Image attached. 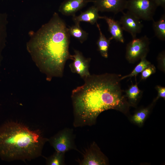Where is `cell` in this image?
I'll return each mask as SVG.
<instances>
[{"mask_svg": "<svg viewBox=\"0 0 165 165\" xmlns=\"http://www.w3.org/2000/svg\"><path fill=\"white\" fill-rule=\"evenodd\" d=\"M120 74L93 75L71 94L75 127L91 126L102 112L111 109L127 112L130 106L121 88Z\"/></svg>", "mask_w": 165, "mask_h": 165, "instance_id": "cell-1", "label": "cell"}, {"mask_svg": "<svg viewBox=\"0 0 165 165\" xmlns=\"http://www.w3.org/2000/svg\"><path fill=\"white\" fill-rule=\"evenodd\" d=\"M70 38L66 24L55 13L34 39L33 50L49 77L63 76L66 62L70 58Z\"/></svg>", "mask_w": 165, "mask_h": 165, "instance_id": "cell-2", "label": "cell"}, {"mask_svg": "<svg viewBox=\"0 0 165 165\" xmlns=\"http://www.w3.org/2000/svg\"><path fill=\"white\" fill-rule=\"evenodd\" d=\"M48 139L39 130H32L25 125L9 121L0 127V158L6 161H25L41 155Z\"/></svg>", "mask_w": 165, "mask_h": 165, "instance_id": "cell-3", "label": "cell"}, {"mask_svg": "<svg viewBox=\"0 0 165 165\" xmlns=\"http://www.w3.org/2000/svg\"><path fill=\"white\" fill-rule=\"evenodd\" d=\"M73 129L65 128L48 139V141L55 151L65 153L71 150L79 151L75 144Z\"/></svg>", "mask_w": 165, "mask_h": 165, "instance_id": "cell-4", "label": "cell"}, {"mask_svg": "<svg viewBox=\"0 0 165 165\" xmlns=\"http://www.w3.org/2000/svg\"><path fill=\"white\" fill-rule=\"evenodd\" d=\"M157 7L154 0H128L126 9L140 20L153 21Z\"/></svg>", "mask_w": 165, "mask_h": 165, "instance_id": "cell-5", "label": "cell"}, {"mask_svg": "<svg viewBox=\"0 0 165 165\" xmlns=\"http://www.w3.org/2000/svg\"><path fill=\"white\" fill-rule=\"evenodd\" d=\"M150 41L146 36L133 38L127 45L125 57L130 63H133L146 56L149 50Z\"/></svg>", "mask_w": 165, "mask_h": 165, "instance_id": "cell-6", "label": "cell"}, {"mask_svg": "<svg viewBox=\"0 0 165 165\" xmlns=\"http://www.w3.org/2000/svg\"><path fill=\"white\" fill-rule=\"evenodd\" d=\"M83 158L77 160L80 165H105L108 163L107 157L93 142L82 153Z\"/></svg>", "mask_w": 165, "mask_h": 165, "instance_id": "cell-7", "label": "cell"}, {"mask_svg": "<svg viewBox=\"0 0 165 165\" xmlns=\"http://www.w3.org/2000/svg\"><path fill=\"white\" fill-rule=\"evenodd\" d=\"M74 52L73 55H70V59L73 62L70 64V68L73 73L78 74L84 80L90 75L89 68L91 59L85 58L78 50Z\"/></svg>", "mask_w": 165, "mask_h": 165, "instance_id": "cell-8", "label": "cell"}, {"mask_svg": "<svg viewBox=\"0 0 165 165\" xmlns=\"http://www.w3.org/2000/svg\"><path fill=\"white\" fill-rule=\"evenodd\" d=\"M123 13L119 22L123 30L130 33L133 38H136L137 35L141 31L143 24L139 19L130 12Z\"/></svg>", "mask_w": 165, "mask_h": 165, "instance_id": "cell-9", "label": "cell"}, {"mask_svg": "<svg viewBox=\"0 0 165 165\" xmlns=\"http://www.w3.org/2000/svg\"><path fill=\"white\" fill-rule=\"evenodd\" d=\"M127 0H93L92 2L99 11L117 14L126 9Z\"/></svg>", "mask_w": 165, "mask_h": 165, "instance_id": "cell-10", "label": "cell"}, {"mask_svg": "<svg viewBox=\"0 0 165 165\" xmlns=\"http://www.w3.org/2000/svg\"><path fill=\"white\" fill-rule=\"evenodd\" d=\"M92 0H65L61 4L59 11L66 16H74Z\"/></svg>", "mask_w": 165, "mask_h": 165, "instance_id": "cell-11", "label": "cell"}, {"mask_svg": "<svg viewBox=\"0 0 165 165\" xmlns=\"http://www.w3.org/2000/svg\"><path fill=\"white\" fill-rule=\"evenodd\" d=\"M98 12L97 7L94 5L82 12L79 15L73 16L72 19L75 23H80V22L83 21L94 24L98 19H102V16H99Z\"/></svg>", "mask_w": 165, "mask_h": 165, "instance_id": "cell-12", "label": "cell"}, {"mask_svg": "<svg viewBox=\"0 0 165 165\" xmlns=\"http://www.w3.org/2000/svg\"><path fill=\"white\" fill-rule=\"evenodd\" d=\"M102 19L105 20L108 25V31L111 35V39H114L117 41L123 43V30L119 21L105 16H102Z\"/></svg>", "mask_w": 165, "mask_h": 165, "instance_id": "cell-13", "label": "cell"}, {"mask_svg": "<svg viewBox=\"0 0 165 165\" xmlns=\"http://www.w3.org/2000/svg\"><path fill=\"white\" fill-rule=\"evenodd\" d=\"M125 95L129 106H136L142 96V92L138 87V84L131 85L124 91Z\"/></svg>", "mask_w": 165, "mask_h": 165, "instance_id": "cell-14", "label": "cell"}, {"mask_svg": "<svg viewBox=\"0 0 165 165\" xmlns=\"http://www.w3.org/2000/svg\"><path fill=\"white\" fill-rule=\"evenodd\" d=\"M96 24L99 32V37L97 42L98 50L102 56L107 58L108 48L111 39L110 38L108 39L106 38L102 33L99 24L97 22Z\"/></svg>", "mask_w": 165, "mask_h": 165, "instance_id": "cell-15", "label": "cell"}, {"mask_svg": "<svg viewBox=\"0 0 165 165\" xmlns=\"http://www.w3.org/2000/svg\"><path fill=\"white\" fill-rule=\"evenodd\" d=\"M152 27L155 36L160 40H165V14L156 21L153 20Z\"/></svg>", "mask_w": 165, "mask_h": 165, "instance_id": "cell-16", "label": "cell"}, {"mask_svg": "<svg viewBox=\"0 0 165 165\" xmlns=\"http://www.w3.org/2000/svg\"><path fill=\"white\" fill-rule=\"evenodd\" d=\"M68 30L70 36L77 39L81 43H83L87 38L88 33L82 28L79 23H75V25L69 27Z\"/></svg>", "mask_w": 165, "mask_h": 165, "instance_id": "cell-17", "label": "cell"}, {"mask_svg": "<svg viewBox=\"0 0 165 165\" xmlns=\"http://www.w3.org/2000/svg\"><path fill=\"white\" fill-rule=\"evenodd\" d=\"M65 153L55 151L51 156L46 158V165H65Z\"/></svg>", "mask_w": 165, "mask_h": 165, "instance_id": "cell-18", "label": "cell"}, {"mask_svg": "<svg viewBox=\"0 0 165 165\" xmlns=\"http://www.w3.org/2000/svg\"><path fill=\"white\" fill-rule=\"evenodd\" d=\"M140 60V62L135 67L133 71L130 74L122 76L121 78V80L127 78L134 76L136 77L139 73H141L145 68L151 64L150 61L146 59V56L142 57Z\"/></svg>", "mask_w": 165, "mask_h": 165, "instance_id": "cell-19", "label": "cell"}, {"mask_svg": "<svg viewBox=\"0 0 165 165\" xmlns=\"http://www.w3.org/2000/svg\"><path fill=\"white\" fill-rule=\"evenodd\" d=\"M150 112V107L141 109L133 116L132 120L135 123L141 125L144 122Z\"/></svg>", "mask_w": 165, "mask_h": 165, "instance_id": "cell-20", "label": "cell"}, {"mask_svg": "<svg viewBox=\"0 0 165 165\" xmlns=\"http://www.w3.org/2000/svg\"><path fill=\"white\" fill-rule=\"evenodd\" d=\"M156 72L155 66L152 64L145 68L141 73V80H145Z\"/></svg>", "mask_w": 165, "mask_h": 165, "instance_id": "cell-21", "label": "cell"}, {"mask_svg": "<svg viewBox=\"0 0 165 165\" xmlns=\"http://www.w3.org/2000/svg\"><path fill=\"white\" fill-rule=\"evenodd\" d=\"M159 68L161 70L165 71V51L160 53L157 57Z\"/></svg>", "mask_w": 165, "mask_h": 165, "instance_id": "cell-22", "label": "cell"}, {"mask_svg": "<svg viewBox=\"0 0 165 165\" xmlns=\"http://www.w3.org/2000/svg\"><path fill=\"white\" fill-rule=\"evenodd\" d=\"M158 92V95L157 97L154 101H156L160 98H162L164 100L165 99V88L160 86L157 85L155 87Z\"/></svg>", "mask_w": 165, "mask_h": 165, "instance_id": "cell-23", "label": "cell"}, {"mask_svg": "<svg viewBox=\"0 0 165 165\" xmlns=\"http://www.w3.org/2000/svg\"><path fill=\"white\" fill-rule=\"evenodd\" d=\"M154 1L157 7L161 6L165 9V0H154Z\"/></svg>", "mask_w": 165, "mask_h": 165, "instance_id": "cell-24", "label": "cell"}]
</instances>
